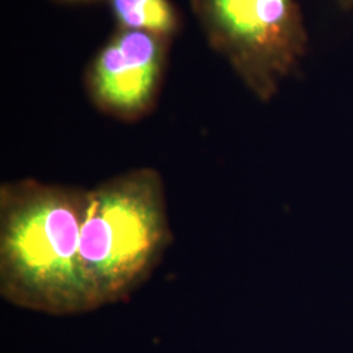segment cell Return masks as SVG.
Listing matches in <instances>:
<instances>
[{"mask_svg": "<svg viewBox=\"0 0 353 353\" xmlns=\"http://www.w3.org/2000/svg\"><path fill=\"white\" fill-rule=\"evenodd\" d=\"M88 189L36 178L0 185V296L48 316L93 312L80 259Z\"/></svg>", "mask_w": 353, "mask_h": 353, "instance_id": "6da1fadb", "label": "cell"}, {"mask_svg": "<svg viewBox=\"0 0 353 353\" xmlns=\"http://www.w3.org/2000/svg\"><path fill=\"white\" fill-rule=\"evenodd\" d=\"M172 241L164 179L156 169H130L88 189L80 259L93 309L127 301Z\"/></svg>", "mask_w": 353, "mask_h": 353, "instance_id": "7a4b0ae2", "label": "cell"}, {"mask_svg": "<svg viewBox=\"0 0 353 353\" xmlns=\"http://www.w3.org/2000/svg\"><path fill=\"white\" fill-rule=\"evenodd\" d=\"M208 43L262 102L299 70L307 32L297 0H191Z\"/></svg>", "mask_w": 353, "mask_h": 353, "instance_id": "3957f363", "label": "cell"}, {"mask_svg": "<svg viewBox=\"0 0 353 353\" xmlns=\"http://www.w3.org/2000/svg\"><path fill=\"white\" fill-rule=\"evenodd\" d=\"M169 38L119 29L90 64L89 99L106 115L137 122L151 113L164 75Z\"/></svg>", "mask_w": 353, "mask_h": 353, "instance_id": "277c9868", "label": "cell"}, {"mask_svg": "<svg viewBox=\"0 0 353 353\" xmlns=\"http://www.w3.org/2000/svg\"><path fill=\"white\" fill-rule=\"evenodd\" d=\"M119 29L139 30L170 38L179 19L170 0H108Z\"/></svg>", "mask_w": 353, "mask_h": 353, "instance_id": "5b68a950", "label": "cell"}, {"mask_svg": "<svg viewBox=\"0 0 353 353\" xmlns=\"http://www.w3.org/2000/svg\"><path fill=\"white\" fill-rule=\"evenodd\" d=\"M338 4H339L341 10H344V11L353 10V0H338Z\"/></svg>", "mask_w": 353, "mask_h": 353, "instance_id": "8992f818", "label": "cell"}, {"mask_svg": "<svg viewBox=\"0 0 353 353\" xmlns=\"http://www.w3.org/2000/svg\"><path fill=\"white\" fill-rule=\"evenodd\" d=\"M67 1H75V3H81V1H92V0H67Z\"/></svg>", "mask_w": 353, "mask_h": 353, "instance_id": "52a82bcc", "label": "cell"}]
</instances>
